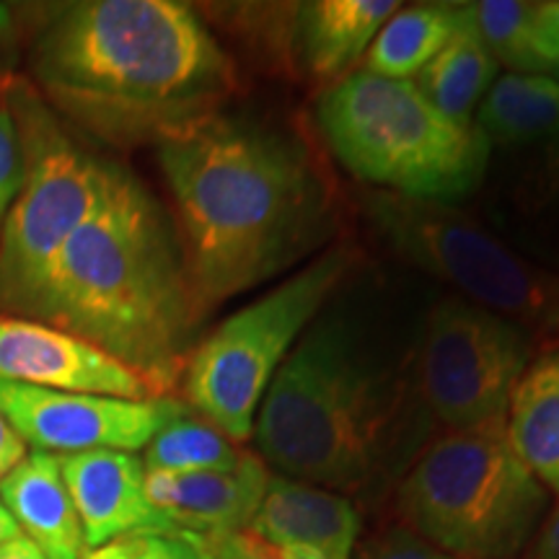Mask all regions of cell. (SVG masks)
Segmentation results:
<instances>
[{
  "instance_id": "23",
  "label": "cell",
  "mask_w": 559,
  "mask_h": 559,
  "mask_svg": "<svg viewBox=\"0 0 559 559\" xmlns=\"http://www.w3.org/2000/svg\"><path fill=\"white\" fill-rule=\"evenodd\" d=\"M247 451L228 440L218 428L185 409L160 428L145 445V472L194 474L228 472L241 464Z\"/></svg>"
},
{
  "instance_id": "6",
  "label": "cell",
  "mask_w": 559,
  "mask_h": 559,
  "mask_svg": "<svg viewBox=\"0 0 559 559\" xmlns=\"http://www.w3.org/2000/svg\"><path fill=\"white\" fill-rule=\"evenodd\" d=\"M396 508L412 534L453 559H513L542 526L549 492L495 425L428 445L404 472Z\"/></svg>"
},
{
  "instance_id": "32",
  "label": "cell",
  "mask_w": 559,
  "mask_h": 559,
  "mask_svg": "<svg viewBox=\"0 0 559 559\" xmlns=\"http://www.w3.org/2000/svg\"><path fill=\"white\" fill-rule=\"evenodd\" d=\"M539 19L551 45L559 50V3H539Z\"/></svg>"
},
{
  "instance_id": "11",
  "label": "cell",
  "mask_w": 559,
  "mask_h": 559,
  "mask_svg": "<svg viewBox=\"0 0 559 559\" xmlns=\"http://www.w3.org/2000/svg\"><path fill=\"white\" fill-rule=\"evenodd\" d=\"M185 409L190 407L171 396L120 400L0 381V415L9 419L26 449L32 445L55 456L104 449L135 453Z\"/></svg>"
},
{
  "instance_id": "7",
  "label": "cell",
  "mask_w": 559,
  "mask_h": 559,
  "mask_svg": "<svg viewBox=\"0 0 559 559\" xmlns=\"http://www.w3.org/2000/svg\"><path fill=\"white\" fill-rule=\"evenodd\" d=\"M3 99L24 148V179L0 234V313L37 319L55 262L99 205L111 164L70 138L37 91L13 83Z\"/></svg>"
},
{
  "instance_id": "12",
  "label": "cell",
  "mask_w": 559,
  "mask_h": 559,
  "mask_svg": "<svg viewBox=\"0 0 559 559\" xmlns=\"http://www.w3.org/2000/svg\"><path fill=\"white\" fill-rule=\"evenodd\" d=\"M0 381L70 394L156 400L148 383L66 330L0 313Z\"/></svg>"
},
{
  "instance_id": "22",
  "label": "cell",
  "mask_w": 559,
  "mask_h": 559,
  "mask_svg": "<svg viewBox=\"0 0 559 559\" xmlns=\"http://www.w3.org/2000/svg\"><path fill=\"white\" fill-rule=\"evenodd\" d=\"M474 24L498 66L521 75H551L559 50L544 34L539 3L521 0H481L472 3Z\"/></svg>"
},
{
  "instance_id": "36",
  "label": "cell",
  "mask_w": 559,
  "mask_h": 559,
  "mask_svg": "<svg viewBox=\"0 0 559 559\" xmlns=\"http://www.w3.org/2000/svg\"><path fill=\"white\" fill-rule=\"evenodd\" d=\"M13 32V16L9 11V5L0 3V39H5Z\"/></svg>"
},
{
  "instance_id": "34",
  "label": "cell",
  "mask_w": 559,
  "mask_h": 559,
  "mask_svg": "<svg viewBox=\"0 0 559 559\" xmlns=\"http://www.w3.org/2000/svg\"><path fill=\"white\" fill-rule=\"evenodd\" d=\"M19 534H21V531L16 526V521L11 519V513H9V510H5L3 502H0V544L16 539Z\"/></svg>"
},
{
  "instance_id": "20",
  "label": "cell",
  "mask_w": 559,
  "mask_h": 559,
  "mask_svg": "<svg viewBox=\"0 0 559 559\" xmlns=\"http://www.w3.org/2000/svg\"><path fill=\"white\" fill-rule=\"evenodd\" d=\"M474 124L489 145L557 140L559 83L551 75H500L481 99Z\"/></svg>"
},
{
  "instance_id": "35",
  "label": "cell",
  "mask_w": 559,
  "mask_h": 559,
  "mask_svg": "<svg viewBox=\"0 0 559 559\" xmlns=\"http://www.w3.org/2000/svg\"><path fill=\"white\" fill-rule=\"evenodd\" d=\"M547 179L559 185V138L551 140V145L547 151Z\"/></svg>"
},
{
  "instance_id": "25",
  "label": "cell",
  "mask_w": 559,
  "mask_h": 559,
  "mask_svg": "<svg viewBox=\"0 0 559 559\" xmlns=\"http://www.w3.org/2000/svg\"><path fill=\"white\" fill-rule=\"evenodd\" d=\"M353 559H453L443 551L423 542L409 528H391L386 534L373 536Z\"/></svg>"
},
{
  "instance_id": "19",
  "label": "cell",
  "mask_w": 559,
  "mask_h": 559,
  "mask_svg": "<svg viewBox=\"0 0 559 559\" xmlns=\"http://www.w3.org/2000/svg\"><path fill=\"white\" fill-rule=\"evenodd\" d=\"M495 81H498V60L479 37L472 3H464L449 45L419 70L415 86L453 122L474 124V115Z\"/></svg>"
},
{
  "instance_id": "4",
  "label": "cell",
  "mask_w": 559,
  "mask_h": 559,
  "mask_svg": "<svg viewBox=\"0 0 559 559\" xmlns=\"http://www.w3.org/2000/svg\"><path fill=\"white\" fill-rule=\"evenodd\" d=\"M407 379L337 313L313 321L254 419L260 459L330 492H383L415 453Z\"/></svg>"
},
{
  "instance_id": "16",
  "label": "cell",
  "mask_w": 559,
  "mask_h": 559,
  "mask_svg": "<svg viewBox=\"0 0 559 559\" xmlns=\"http://www.w3.org/2000/svg\"><path fill=\"white\" fill-rule=\"evenodd\" d=\"M270 547L304 544L330 559H353L360 513L345 495L272 474L267 492L247 528Z\"/></svg>"
},
{
  "instance_id": "5",
  "label": "cell",
  "mask_w": 559,
  "mask_h": 559,
  "mask_svg": "<svg viewBox=\"0 0 559 559\" xmlns=\"http://www.w3.org/2000/svg\"><path fill=\"white\" fill-rule=\"evenodd\" d=\"M317 120L334 158L370 190L451 205L485 181L492 145L477 124L432 107L415 81L355 70L324 88Z\"/></svg>"
},
{
  "instance_id": "28",
  "label": "cell",
  "mask_w": 559,
  "mask_h": 559,
  "mask_svg": "<svg viewBox=\"0 0 559 559\" xmlns=\"http://www.w3.org/2000/svg\"><path fill=\"white\" fill-rule=\"evenodd\" d=\"M26 443L21 440L16 430L11 428L9 419L0 415V481L16 469L21 461L26 459Z\"/></svg>"
},
{
  "instance_id": "10",
  "label": "cell",
  "mask_w": 559,
  "mask_h": 559,
  "mask_svg": "<svg viewBox=\"0 0 559 559\" xmlns=\"http://www.w3.org/2000/svg\"><path fill=\"white\" fill-rule=\"evenodd\" d=\"M531 366V334L461 298L432 306L419 353V396L449 432L506 425Z\"/></svg>"
},
{
  "instance_id": "21",
  "label": "cell",
  "mask_w": 559,
  "mask_h": 559,
  "mask_svg": "<svg viewBox=\"0 0 559 559\" xmlns=\"http://www.w3.org/2000/svg\"><path fill=\"white\" fill-rule=\"evenodd\" d=\"M461 11L464 3H425L396 11L376 34L360 70L383 79L412 81V75L449 45Z\"/></svg>"
},
{
  "instance_id": "33",
  "label": "cell",
  "mask_w": 559,
  "mask_h": 559,
  "mask_svg": "<svg viewBox=\"0 0 559 559\" xmlns=\"http://www.w3.org/2000/svg\"><path fill=\"white\" fill-rule=\"evenodd\" d=\"M280 559H330L324 551L304 547V544H285V547H275Z\"/></svg>"
},
{
  "instance_id": "38",
  "label": "cell",
  "mask_w": 559,
  "mask_h": 559,
  "mask_svg": "<svg viewBox=\"0 0 559 559\" xmlns=\"http://www.w3.org/2000/svg\"><path fill=\"white\" fill-rule=\"evenodd\" d=\"M551 79H555V81H557V83H559V66H557V68H555V73H551Z\"/></svg>"
},
{
  "instance_id": "3",
  "label": "cell",
  "mask_w": 559,
  "mask_h": 559,
  "mask_svg": "<svg viewBox=\"0 0 559 559\" xmlns=\"http://www.w3.org/2000/svg\"><path fill=\"white\" fill-rule=\"evenodd\" d=\"M202 306L160 202L111 164L107 190L60 251L37 319L104 349L169 396L181 383Z\"/></svg>"
},
{
  "instance_id": "1",
  "label": "cell",
  "mask_w": 559,
  "mask_h": 559,
  "mask_svg": "<svg viewBox=\"0 0 559 559\" xmlns=\"http://www.w3.org/2000/svg\"><path fill=\"white\" fill-rule=\"evenodd\" d=\"M202 311L283 275L334 230L332 194L298 135L213 115L156 143Z\"/></svg>"
},
{
  "instance_id": "13",
  "label": "cell",
  "mask_w": 559,
  "mask_h": 559,
  "mask_svg": "<svg viewBox=\"0 0 559 559\" xmlns=\"http://www.w3.org/2000/svg\"><path fill=\"white\" fill-rule=\"evenodd\" d=\"M86 549H102L130 534H171L145 495L143 459L128 451L58 456Z\"/></svg>"
},
{
  "instance_id": "37",
  "label": "cell",
  "mask_w": 559,
  "mask_h": 559,
  "mask_svg": "<svg viewBox=\"0 0 559 559\" xmlns=\"http://www.w3.org/2000/svg\"><path fill=\"white\" fill-rule=\"evenodd\" d=\"M81 559H99V557H96L94 549H86V551H83V555H81Z\"/></svg>"
},
{
  "instance_id": "14",
  "label": "cell",
  "mask_w": 559,
  "mask_h": 559,
  "mask_svg": "<svg viewBox=\"0 0 559 559\" xmlns=\"http://www.w3.org/2000/svg\"><path fill=\"white\" fill-rule=\"evenodd\" d=\"M270 477L267 464L247 451L241 464L228 472H145V495L171 531L198 536L228 534L251 526Z\"/></svg>"
},
{
  "instance_id": "26",
  "label": "cell",
  "mask_w": 559,
  "mask_h": 559,
  "mask_svg": "<svg viewBox=\"0 0 559 559\" xmlns=\"http://www.w3.org/2000/svg\"><path fill=\"white\" fill-rule=\"evenodd\" d=\"M213 559H280L275 547L251 531H228V534L200 536Z\"/></svg>"
},
{
  "instance_id": "15",
  "label": "cell",
  "mask_w": 559,
  "mask_h": 559,
  "mask_svg": "<svg viewBox=\"0 0 559 559\" xmlns=\"http://www.w3.org/2000/svg\"><path fill=\"white\" fill-rule=\"evenodd\" d=\"M400 9L396 0H311L288 5L285 26L306 73L330 88L355 73L376 34Z\"/></svg>"
},
{
  "instance_id": "24",
  "label": "cell",
  "mask_w": 559,
  "mask_h": 559,
  "mask_svg": "<svg viewBox=\"0 0 559 559\" xmlns=\"http://www.w3.org/2000/svg\"><path fill=\"white\" fill-rule=\"evenodd\" d=\"M21 179H24V148L16 120H13L9 104L0 96V234H3L9 210L16 200Z\"/></svg>"
},
{
  "instance_id": "9",
  "label": "cell",
  "mask_w": 559,
  "mask_h": 559,
  "mask_svg": "<svg viewBox=\"0 0 559 559\" xmlns=\"http://www.w3.org/2000/svg\"><path fill=\"white\" fill-rule=\"evenodd\" d=\"M362 213L389 247L523 332L559 337V275L510 251L445 202L368 190Z\"/></svg>"
},
{
  "instance_id": "30",
  "label": "cell",
  "mask_w": 559,
  "mask_h": 559,
  "mask_svg": "<svg viewBox=\"0 0 559 559\" xmlns=\"http://www.w3.org/2000/svg\"><path fill=\"white\" fill-rule=\"evenodd\" d=\"M536 559H559V510L542 531L539 544H536Z\"/></svg>"
},
{
  "instance_id": "8",
  "label": "cell",
  "mask_w": 559,
  "mask_h": 559,
  "mask_svg": "<svg viewBox=\"0 0 559 559\" xmlns=\"http://www.w3.org/2000/svg\"><path fill=\"white\" fill-rule=\"evenodd\" d=\"M353 264L355 251L349 247L321 251L296 275L215 326L192 349L181 376L187 407L236 445L247 443L280 366Z\"/></svg>"
},
{
  "instance_id": "2",
  "label": "cell",
  "mask_w": 559,
  "mask_h": 559,
  "mask_svg": "<svg viewBox=\"0 0 559 559\" xmlns=\"http://www.w3.org/2000/svg\"><path fill=\"white\" fill-rule=\"evenodd\" d=\"M32 73L55 109L111 143L164 140L221 107L236 70L177 0H83L39 32Z\"/></svg>"
},
{
  "instance_id": "17",
  "label": "cell",
  "mask_w": 559,
  "mask_h": 559,
  "mask_svg": "<svg viewBox=\"0 0 559 559\" xmlns=\"http://www.w3.org/2000/svg\"><path fill=\"white\" fill-rule=\"evenodd\" d=\"M0 502L45 559H81L86 551L79 513L55 453H26L16 469L0 481Z\"/></svg>"
},
{
  "instance_id": "27",
  "label": "cell",
  "mask_w": 559,
  "mask_h": 559,
  "mask_svg": "<svg viewBox=\"0 0 559 559\" xmlns=\"http://www.w3.org/2000/svg\"><path fill=\"white\" fill-rule=\"evenodd\" d=\"M94 551L99 559H171L166 534H130Z\"/></svg>"
},
{
  "instance_id": "29",
  "label": "cell",
  "mask_w": 559,
  "mask_h": 559,
  "mask_svg": "<svg viewBox=\"0 0 559 559\" xmlns=\"http://www.w3.org/2000/svg\"><path fill=\"white\" fill-rule=\"evenodd\" d=\"M171 559H213V555L205 549V544L198 534H187V531H171Z\"/></svg>"
},
{
  "instance_id": "18",
  "label": "cell",
  "mask_w": 559,
  "mask_h": 559,
  "mask_svg": "<svg viewBox=\"0 0 559 559\" xmlns=\"http://www.w3.org/2000/svg\"><path fill=\"white\" fill-rule=\"evenodd\" d=\"M506 436L547 492L559 498V353L531 362L510 396Z\"/></svg>"
},
{
  "instance_id": "31",
  "label": "cell",
  "mask_w": 559,
  "mask_h": 559,
  "mask_svg": "<svg viewBox=\"0 0 559 559\" xmlns=\"http://www.w3.org/2000/svg\"><path fill=\"white\" fill-rule=\"evenodd\" d=\"M0 559H45V555L24 534H19L16 539L0 544Z\"/></svg>"
}]
</instances>
